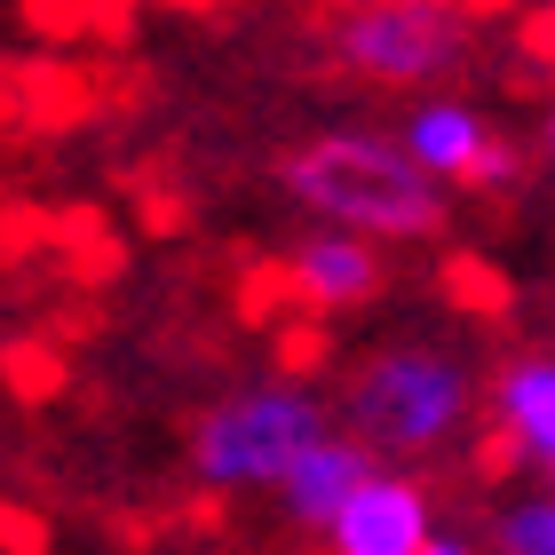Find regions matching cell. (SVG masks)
<instances>
[{
    "label": "cell",
    "mask_w": 555,
    "mask_h": 555,
    "mask_svg": "<svg viewBox=\"0 0 555 555\" xmlns=\"http://www.w3.org/2000/svg\"><path fill=\"white\" fill-rule=\"evenodd\" d=\"M278 183H286V198L310 222L349 231V238H373V246H428L444 231V215H452L437 175H428L397 135H373V128L310 135L301 151H286Z\"/></svg>",
    "instance_id": "cell-1"
},
{
    "label": "cell",
    "mask_w": 555,
    "mask_h": 555,
    "mask_svg": "<svg viewBox=\"0 0 555 555\" xmlns=\"http://www.w3.org/2000/svg\"><path fill=\"white\" fill-rule=\"evenodd\" d=\"M476 405H485V382L461 349L444 341H382L349 365L341 382V405L334 421L358 437L373 461L389 468H413V461H437L468 437Z\"/></svg>",
    "instance_id": "cell-2"
},
{
    "label": "cell",
    "mask_w": 555,
    "mask_h": 555,
    "mask_svg": "<svg viewBox=\"0 0 555 555\" xmlns=\"http://www.w3.org/2000/svg\"><path fill=\"white\" fill-rule=\"evenodd\" d=\"M325 428L341 421L310 382H246L191 421V476L207 492H278Z\"/></svg>",
    "instance_id": "cell-3"
},
{
    "label": "cell",
    "mask_w": 555,
    "mask_h": 555,
    "mask_svg": "<svg viewBox=\"0 0 555 555\" xmlns=\"http://www.w3.org/2000/svg\"><path fill=\"white\" fill-rule=\"evenodd\" d=\"M468 0H341L325 24V56L373 88H437L468 64Z\"/></svg>",
    "instance_id": "cell-4"
},
{
    "label": "cell",
    "mask_w": 555,
    "mask_h": 555,
    "mask_svg": "<svg viewBox=\"0 0 555 555\" xmlns=\"http://www.w3.org/2000/svg\"><path fill=\"white\" fill-rule=\"evenodd\" d=\"M397 143H405L444 191H508L524 175V151L476 104H461V95H421L405 112V128H397Z\"/></svg>",
    "instance_id": "cell-5"
},
{
    "label": "cell",
    "mask_w": 555,
    "mask_h": 555,
    "mask_svg": "<svg viewBox=\"0 0 555 555\" xmlns=\"http://www.w3.org/2000/svg\"><path fill=\"white\" fill-rule=\"evenodd\" d=\"M437 532H444L437 492H428L413 468H373L318 540H325V555H421Z\"/></svg>",
    "instance_id": "cell-6"
},
{
    "label": "cell",
    "mask_w": 555,
    "mask_h": 555,
    "mask_svg": "<svg viewBox=\"0 0 555 555\" xmlns=\"http://www.w3.org/2000/svg\"><path fill=\"white\" fill-rule=\"evenodd\" d=\"M485 413L500 437V461L555 492V349H524L485 382Z\"/></svg>",
    "instance_id": "cell-7"
},
{
    "label": "cell",
    "mask_w": 555,
    "mask_h": 555,
    "mask_svg": "<svg viewBox=\"0 0 555 555\" xmlns=\"http://www.w3.org/2000/svg\"><path fill=\"white\" fill-rule=\"evenodd\" d=\"M286 286L301 310H325V318H341V310H365V301H382L389 286V255L373 238H349V231H318L310 238H294L286 246Z\"/></svg>",
    "instance_id": "cell-8"
},
{
    "label": "cell",
    "mask_w": 555,
    "mask_h": 555,
    "mask_svg": "<svg viewBox=\"0 0 555 555\" xmlns=\"http://www.w3.org/2000/svg\"><path fill=\"white\" fill-rule=\"evenodd\" d=\"M373 468H389V461H373L349 428H325V437L286 468V485H278L270 500H278V516H286L294 532H325V524L349 508V492H358Z\"/></svg>",
    "instance_id": "cell-9"
},
{
    "label": "cell",
    "mask_w": 555,
    "mask_h": 555,
    "mask_svg": "<svg viewBox=\"0 0 555 555\" xmlns=\"http://www.w3.org/2000/svg\"><path fill=\"white\" fill-rule=\"evenodd\" d=\"M485 555H555V492L547 485H524L492 508V532Z\"/></svg>",
    "instance_id": "cell-10"
},
{
    "label": "cell",
    "mask_w": 555,
    "mask_h": 555,
    "mask_svg": "<svg viewBox=\"0 0 555 555\" xmlns=\"http://www.w3.org/2000/svg\"><path fill=\"white\" fill-rule=\"evenodd\" d=\"M421 555H485V547H476L468 532H452V524H444V532H437V540H428Z\"/></svg>",
    "instance_id": "cell-11"
},
{
    "label": "cell",
    "mask_w": 555,
    "mask_h": 555,
    "mask_svg": "<svg viewBox=\"0 0 555 555\" xmlns=\"http://www.w3.org/2000/svg\"><path fill=\"white\" fill-rule=\"evenodd\" d=\"M540 151H547V175H555V112H547V128H540Z\"/></svg>",
    "instance_id": "cell-12"
},
{
    "label": "cell",
    "mask_w": 555,
    "mask_h": 555,
    "mask_svg": "<svg viewBox=\"0 0 555 555\" xmlns=\"http://www.w3.org/2000/svg\"><path fill=\"white\" fill-rule=\"evenodd\" d=\"M524 9H532V16H555V0H524Z\"/></svg>",
    "instance_id": "cell-13"
}]
</instances>
